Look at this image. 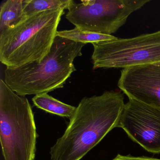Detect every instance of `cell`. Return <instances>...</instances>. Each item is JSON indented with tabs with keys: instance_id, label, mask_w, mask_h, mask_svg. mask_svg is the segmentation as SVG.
<instances>
[{
	"instance_id": "1",
	"label": "cell",
	"mask_w": 160,
	"mask_h": 160,
	"mask_svg": "<svg viewBox=\"0 0 160 160\" xmlns=\"http://www.w3.org/2000/svg\"><path fill=\"white\" fill-rule=\"evenodd\" d=\"M124 105L121 92L109 91L83 98L64 133L50 148V160H81L118 127Z\"/></svg>"
},
{
	"instance_id": "2",
	"label": "cell",
	"mask_w": 160,
	"mask_h": 160,
	"mask_svg": "<svg viewBox=\"0 0 160 160\" xmlns=\"http://www.w3.org/2000/svg\"><path fill=\"white\" fill-rule=\"evenodd\" d=\"M86 45L57 36L49 53L41 62L6 68L4 82L22 97L48 93L61 88L76 71L74 61L82 56Z\"/></svg>"
},
{
	"instance_id": "3",
	"label": "cell",
	"mask_w": 160,
	"mask_h": 160,
	"mask_svg": "<svg viewBox=\"0 0 160 160\" xmlns=\"http://www.w3.org/2000/svg\"><path fill=\"white\" fill-rule=\"evenodd\" d=\"M63 9L41 12L27 17L15 26L0 31V61L7 68L40 62L49 53Z\"/></svg>"
},
{
	"instance_id": "4",
	"label": "cell",
	"mask_w": 160,
	"mask_h": 160,
	"mask_svg": "<svg viewBox=\"0 0 160 160\" xmlns=\"http://www.w3.org/2000/svg\"><path fill=\"white\" fill-rule=\"evenodd\" d=\"M38 134L28 100L0 80V141L4 160H34Z\"/></svg>"
},
{
	"instance_id": "5",
	"label": "cell",
	"mask_w": 160,
	"mask_h": 160,
	"mask_svg": "<svg viewBox=\"0 0 160 160\" xmlns=\"http://www.w3.org/2000/svg\"><path fill=\"white\" fill-rule=\"evenodd\" d=\"M150 0H71L66 18L81 30L112 35Z\"/></svg>"
},
{
	"instance_id": "6",
	"label": "cell",
	"mask_w": 160,
	"mask_h": 160,
	"mask_svg": "<svg viewBox=\"0 0 160 160\" xmlns=\"http://www.w3.org/2000/svg\"><path fill=\"white\" fill-rule=\"evenodd\" d=\"M92 69H126L160 62V31L92 43Z\"/></svg>"
},
{
	"instance_id": "7",
	"label": "cell",
	"mask_w": 160,
	"mask_h": 160,
	"mask_svg": "<svg viewBox=\"0 0 160 160\" xmlns=\"http://www.w3.org/2000/svg\"><path fill=\"white\" fill-rule=\"evenodd\" d=\"M118 127L147 151L160 153V109L134 99L125 104Z\"/></svg>"
},
{
	"instance_id": "8",
	"label": "cell",
	"mask_w": 160,
	"mask_h": 160,
	"mask_svg": "<svg viewBox=\"0 0 160 160\" xmlns=\"http://www.w3.org/2000/svg\"><path fill=\"white\" fill-rule=\"evenodd\" d=\"M118 85L129 99L160 109V66L144 64L122 69Z\"/></svg>"
},
{
	"instance_id": "9",
	"label": "cell",
	"mask_w": 160,
	"mask_h": 160,
	"mask_svg": "<svg viewBox=\"0 0 160 160\" xmlns=\"http://www.w3.org/2000/svg\"><path fill=\"white\" fill-rule=\"evenodd\" d=\"M32 102L37 108L46 112L62 117L71 118L74 114L76 107L55 99L47 93L35 95Z\"/></svg>"
},
{
	"instance_id": "10",
	"label": "cell",
	"mask_w": 160,
	"mask_h": 160,
	"mask_svg": "<svg viewBox=\"0 0 160 160\" xmlns=\"http://www.w3.org/2000/svg\"><path fill=\"white\" fill-rule=\"evenodd\" d=\"M24 0H6L0 7V31L17 24L26 17Z\"/></svg>"
},
{
	"instance_id": "11",
	"label": "cell",
	"mask_w": 160,
	"mask_h": 160,
	"mask_svg": "<svg viewBox=\"0 0 160 160\" xmlns=\"http://www.w3.org/2000/svg\"><path fill=\"white\" fill-rule=\"evenodd\" d=\"M57 36L66 38L76 42L86 44L98 42L115 40L117 37L113 35H105L101 33L81 30L77 28L69 30L58 31Z\"/></svg>"
},
{
	"instance_id": "12",
	"label": "cell",
	"mask_w": 160,
	"mask_h": 160,
	"mask_svg": "<svg viewBox=\"0 0 160 160\" xmlns=\"http://www.w3.org/2000/svg\"><path fill=\"white\" fill-rule=\"evenodd\" d=\"M71 0H24L25 16L50 10H68Z\"/></svg>"
},
{
	"instance_id": "13",
	"label": "cell",
	"mask_w": 160,
	"mask_h": 160,
	"mask_svg": "<svg viewBox=\"0 0 160 160\" xmlns=\"http://www.w3.org/2000/svg\"><path fill=\"white\" fill-rule=\"evenodd\" d=\"M112 160H160V159L144 156L135 157L130 155H122L118 154Z\"/></svg>"
},
{
	"instance_id": "14",
	"label": "cell",
	"mask_w": 160,
	"mask_h": 160,
	"mask_svg": "<svg viewBox=\"0 0 160 160\" xmlns=\"http://www.w3.org/2000/svg\"><path fill=\"white\" fill-rule=\"evenodd\" d=\"M155 65H158V66H160V62H157V63H155Z\"/></svg>"
}]
</instances>
